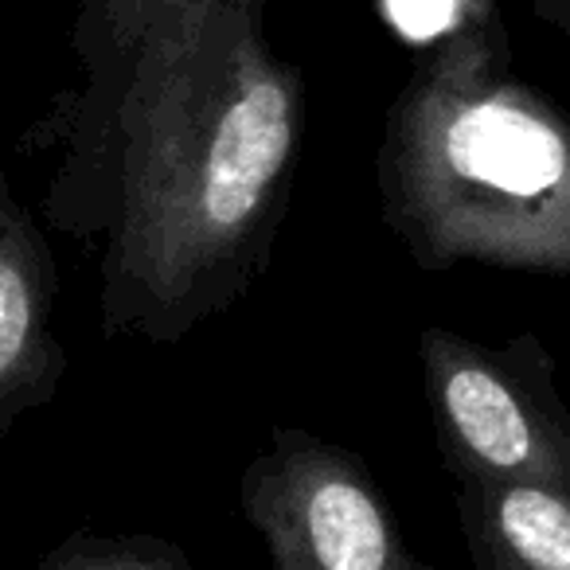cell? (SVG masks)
<instances>
[{"label":"cell","instance_id":"cell-1","mask_svg":"<svg viewBox=\"0 0 570 570\" xmlns=\"http://www.w3.org/2000/svg\"><path fill=\"white\" fill-rule=\"evenodd\" d=\"M305 82L266 0H168L137 43L90 165L48 223L106 235L102 336L176 344L254 289L294 196Z\"/></svg>","mask_w":570,"mask_h":570},{"label":"cell","instance_id":"cell-2","mask_svg":"<svg viewBox=\"0 0 570 570\" xmlns=\"http://www.w3.org/2000/svg\"><path fill=\"white\" fill-rule=\"evenodd\" d=\"M375 188L414 266L570 277V114L515 75L497 0H465L414 59Z\"/></svg>","mask_w":570,"mask_h":570},{"label":"cell","instance_id":"cell-3","mask_svg":"<svg viewBox=\"0 0 570 570\" xmlns=\"http://www.w3.org/2000/svg\"><path fill=\"white\" fill-rule=\"evenodd\" d=\"M422 391L442 469L458 484H570V406L539 333L508 344L469 341L445 325L419 333Z\"/></svg>","mask_w":570,"mask_h":570},{"label":"cell","instance_id":"cell-4","mask_svg":"<svg viewBox=\"0 0 570 570\" xmlns=\"http://www.w3.org/2000/svg\"><path fill=\"white\" fill-rule=\"evenodd\" d=\"M238 508L274 570H438L411 551L367 461L302 426H269Z\"/></svg>","mask_w":570,"mask_h":570},{"label":"cell","instance_id":"cell-5","mask_svg":"<svg viewBox=\"0 0 570 570\" xmlns=\"http://www.w3.org/2000/svg\"><path fill=\"white\" fill-rule=\"evenodd\" d=\"M56 254L0 165V442L63 387L71 367L56 336Z\"/></svg>","mask_w":570,"mask_h":570},{"label":"cell","instance_id":"cell-6","mask_svg":"<svg viewBox=\"0 0 570 570\" xmlns=\"http://www.w3.org/2000/svg\"><path fill=\"white\" fill-rule=\"evenodd\" d=\"M453 504L473 570H570V484H458Z\"/></svg>","mask_w":570,"mask_h":570},{"label":"cell","instance_id":"cell-7","mask_svg":"<svg viewBox=\"0 0 570 570\" xmlns=\"http://www.w3.org/2000/svg\"><path fill=\"white\" fill-rule=\"evenodd\" d=\"M165 4L168 0H79L71 48L79 56L87 82H82L71 118L63 126V165H59L51 188L71 184L98 153L106 121L118 102L121 79L129 71V59H134L145 28Z\"/></svg>","mask_w":570,"mask_h":570},{"label":"cell","instance_id":"cell-8","mask_svg":"<svg viewBox=\"0 0 570 570\" xmlns=\"http://www.w3.org/2000/svg\"><path fill=\"white\" fill-rule=\"evenodd\" d=\"M32 570H196L180 543L149 531L134 535H98L75 531L56 543Z\"/></svg>","mask_w":570,"mask_h":570},{"label":"cell","instance_id":"cell-9","mask_svg":"<svg viewBox=\"0 0 570 570\" xmlns=\"http://www.w3.org/2000/svg\"><path fill=\"white\" fill-rule=\"evenodd\" d=\"M531 17H539L547 28L570 36V0H523Z\"/></svg>","mask_w":570,"mask_h":570}]
</instances>
